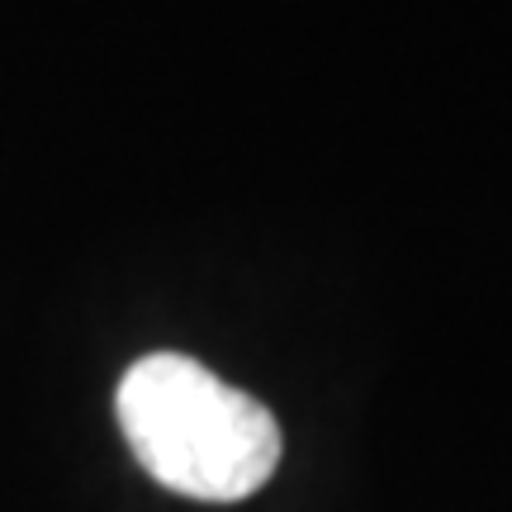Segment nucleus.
I'll use <instances>...</instances> for the list:
<instances>
[{
	"label": "nucleus",
	"instance_id": "obj_1",
	"mask_svg": "<svg viewBox=\"0 0 512 512\" xmlns=\"http://www.w3.org/2000/svg\"><path fill=\"white\" fill-rule=\"evenodd\" d=\"M114 408L138 465L181 498L238 503L280 465L271 408L181 351L133 361Z\"/></svg>",
	"mask_w": 512,
	"mask_h": 512
}]
</instances>
